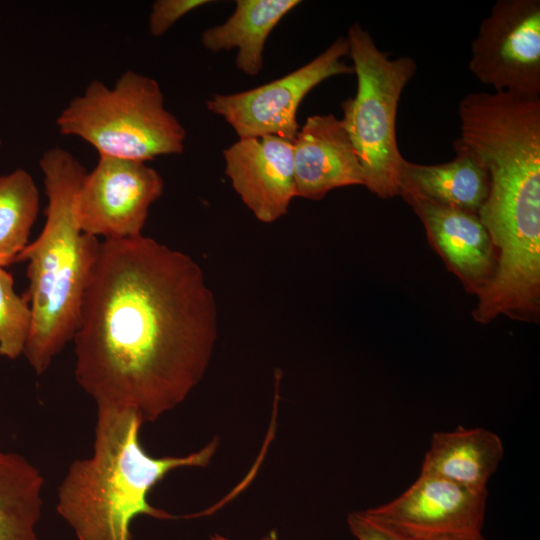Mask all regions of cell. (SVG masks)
Listing matches in <instances>:
<instances>
[{"label": "cell", "instance_id": "obj_1", "mask_svg": "<svg viewBox=\"0 0 540 540\" xmlns=\"http://www.w3.org/2000/svg\"><path fill=\"white\" fill-rule=\"evenodd\" d=\"M217 330L214 293L192 257L142 234L104 239L72 339L76 380L97 406L154 421L201 381Z\"/></svg>", "mask_w": 540, "mask_h": 540}, {"label": "cell", "instance_id": "obj_2", "mask_svg": "<svg viewBox=\"0 0 540 540\" xmlns=\"http://www.w3.org/2000/svg\"><path fill=\"white\" fill-rule=\"evenodd\" d=\"M142 424L133 410L97 406L93 453L70 464L57 493V513L78 540H129L135 517L173 518L149 503L151 489L174 469L208 465L218 447L214 439L186 456L152 457Z\"/></svg>", "mask_w": 540, "mask_h": 540}, {"label": "cell", "instance_id": "obj_3", "mask_svg": "<svg viewBox=\"0 0 540 540\" xmlns=\"http://www.w3.org/2000/svg\"><path fill=\"white\" fill-rule=\"evenodd\" d=\"M48 199L46 222L16 258L27 261L32 314L24 355L33 370L44 373L72 341L100 241L84 233L77 217V194L86 168L69 151L53 147L39 161Z\"/></svg>", "mask_w": 540, "mask_h": 540}, {"label": "cell", "instance_id": "obj_4", "mask_svg": "<svg viewBox=\"0 0 540 540\" xmlns=\"http://www.w3.org/2000/svg\"><path fill=\"white\" fill-rule=\"evenodd\" d=\"M59 133L89 143L99 156L147 162L181 154L186 130L166 109L159 83L125 71L108 87L91 81L56 118Z\"/></svg>", "mask_w": 540, "mask_h": 540}, {"label": "cell", "instance_id": "obj_5", "mask_svg": "<svg viewBox=\"0 0 540 540\" xmlns=\"http://www.w3.org/2000/svg\"><path fill=\"white\" fill-rule=\"evenodd\" d=\"M357 90L342 102L343 126L364 173V186L382 199L399 195L403 156L396 138L402 92L417 71L409 56L390 59L359 22L346 36Z\"/></svg>", "mask_w": 540, "mask_h": 540}, {"label": "cell", "instance_id": "obj_6", "mask_svg": "<svg viewBox=\"0 0 540 540\" xmlns=\"http://www.w3.org/2000/svg\"><path fill=\"white\" fill-rule=\"evenodd\" d=\"M346 37H338L322 53L298 69L253 89L213 94L206 108L222 117L239 139L273 135L293 141L298 130V108L305 96L324 80L354 74L343 58Z\"/></svg>", "mask_w": 540, "mask_h": 540}, {"label": "cell", "instance_id": "obj_7", "mask_svg": "<svg viewBox=\"0 0 540 540\" xmlns=\"http://www.w3.org/2000/svg\"><path fill=\"white\" fill-rule=\"evenodd\" d=\"M468 67L495 92L540 97V1L498 0L471 43Z\"/></svg>", "mask_w": 540, "mask_h": 540}, {"label": "cell", "instance_id": "obj_8", "mask_svg": "<svg viewBox=\"0 0 540 540\" xmlns=\"http://www.w3.org/2000/svg\"><path fill=\"white\" fill-rule=\"evenodd\" d=\"M163 190L162 176L146 162L99 156L78 190L80 228L104 239L139 236Z\"/></svg>", "mask_w": 540, "mask_h": 540}, {"label": "cell", "instance_id": "obj_9", "mask_svg": "<svg viewBox=\"0 0 540 540\" xmlns=\"http://www.w3.org/2000/svg\"><path fill=\"white\" fill-rule=\"evenodd\" d=\"M486 499L487 490L420 474L401 495L366 512L405 536L481 532Z\"/></svg>", "mask_w": 540, "mask_h": 540}, {"label": "cell", "instance_id": "obj_10", "mask_svg": "<svg viewBox=\"0 0 540 540\" xmlns=\"http://www.w3.org/2000/svg\"><path fill=\"white\" fill-rule=\"evenodd\" d=\"M399 195L422 222L431 247L466 292L479 297L491 284L497 255L490 235L477 214L431 201L411 190Z\"/></svg>", "mask_w": 540, "mask_h": 540}, {"label": "cell", "instance_id": "obj_11", "mask_svg": "<svg viewBox=\"0 0 540 540\" xmlns=\"http://www.w3.org/2000/svg\"><path fill=\"white\" fill-rule=\"evenodd\" d=\"M222 153L233 189L259 221L272 223L287 214L296 197L291 141L243 138Z\"/></svg>", "mask_w": 540, "mask_h": 540}, {"label": "cell", "instance_id": "obj_12", "mask_svg": "<svg viewBox=\"0 0 540 540\" xmlns=\"http://www.w3.org/2000/svg\"><path fill=\"white\" fill-rule=\"evenodd\" d=\"M293 145L296 197L320 200L331 190L364 185V173L341 119L309 116Z\"/></svg>", "mask_w": 540, "mask_h": 540}, {"label": "cell", "instance_id": "obj_13", "mask_svg": "<svg viewBox=\"0 0 540 540\" xmlns=\"http://www.w3.org/2000/svg\"><path fill=\"white\" fill-rule=\"evenodd\" d=\"M504 455L500 437L487 429L458 427L432 435L420 474L483 491Z\"/></svg>", "mask_w": 540, "mask_h": 540}, {"label": "cell", "instance_id": "obj_14", "mask_svg": "<svg viewBox=\"0 0 540 540\" xmlns=\"http://www.w3.org/2000/svg\"><path fill=\"white\" fill-rule=\"evenodd\" d=\"M455 157L440 164H401L400 189L411 190L438 204L478 214L489 193V176L475 155L459 141Z\"/></svg>", "mask_w": 540, "mask_h": 540}, {"label": "cell", "instance_id": "obj_15", "mask_svg": "<svg viewBox=\"0 0 540 540\" xmlns=\"http://www.w3.org/2000/svg\"><path fill=\"white\" fill-rule=\"evenodd\" d=\"M299 0H238L230 17L205 29L203 47L213 53L236 49L235 64L248 76H257L264 66V46L275 26Z\"/></svg>", "mask_w": 540, "mask_h": 540}, {"label": "cell", "instance_id": "obj_16", "mask_svg": "<svg viewBox=\"0 0 540 540\" xmlns=\"http://www.w3.org/2000/svg\"><path fill=\"white\" fill-rule=\"evenodd\" d=\"M43 485L25 457L0 449V540H38Z\"/></svg>", "mask_w": 540, "mask_h": 540}, {"label": "cell", "instance_id": "obj_17", "mask_svg": "<svg viewBox=\"0 0 540 540\" xmlns=\"http://www.w3.org/2000/svg\"><path fill=\"white\" fill-rule=\"evenodd\" d=\"M39 190L23 168L0 176V267L16 262L39 212Z\"/></svg>", "mask_w": 540, "mask_h": 540}, {"label": "cell", "instance_id": "obj_18", "mask_svg": "<svg viewBox=\"0 0 540 540\" xmlns=\"http://www.w3.org/2000/svg\"><path fill=\"white\" fill-rule=\"evenodd\" d=\"M31 321L27 296L15 292L12 275L0 267V356L15 359L24 353Z\"/></svg>", "mask_w": 540, "mask_h": 540}, {"label": "cell", "instance_id": "obj_19", "mask_svg": "<svg viewBox=\"0 0 540 540\" xmlns=\"http://www.w3.org/2000/svg\"><path fill=\"white\" fill-rule=\"evenodd\" d=\"M208 0H157L152 4L149 15V32L161 37L174 24L191 11L210 3Z\"/></svg>", "mask_w": 540, "mask_h": 540}, {"label": "cell", "instance_id": "obj_20", "mask_svg": "<svg viewBox=\"0 0 540 540\" xmlns=\"http://www.w3.org/2000/svg\"><path fill=\"white\" fill-rule=\"evenodd\" d=\"M347 522L358 540H407L401 532L375 519L366 510L350 513Z\"/></svg>", "mask_w": 540, "mask_h": 540}, {"label": "cell", "instance_id": "obj_21", "mask_svg": "<svg viewBox=\"0 0 540 540\" xmlns=\"http://www.w3.org/2000/svg\"><path fill=\"white\" fill-rule=\"evenodd\" d=\"M406 537L407 540H487L481 532H449Z\"/></svg>", "mask_w": 540, "mask_h": 540}, {"label": "cell", "instance_id": "obj_22", "mask_svg": "<svg viewBox=\"0 0 540 540\" xmlns=\"http://www.w3.org/2000/svg\"><path fill=\"white\" fill-rule=\"evenodd\" d=\"M212 540H230V539L224 538L219 535H215L212 537ZM261 540H279V539L277 538L276 534L272 532L271 534H269L268 536L264 537Z\"/></svg>", "mask_w": 540, "mask_h": 540}, {"label": "cell", "instance_id": "obj_23", "mask_svg": "<svg viewBox=\"0 0 540 540\" xmlns=\"http://www.w3.org/2000/svg\"><path fill=\"white\" fill-rule=\"evenodd\" d=\"M1 144H2V141H1V138H0V146H1Z\"/></svg>", "mask_w": 540, "mask_h": 540}]
</instances>
